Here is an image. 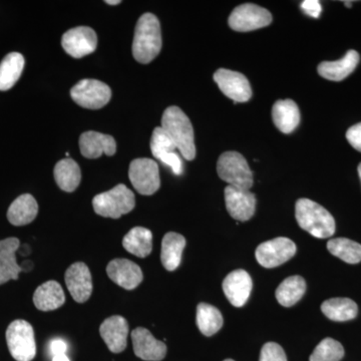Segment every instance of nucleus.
<instances>
[{"label":"nucleus","instance_id":"1","mask_svg":"<svg viewBox=\"0 0 361 361\" xmlns=\"http://www.w3.org/2000/svg\"><path fill=\"white\" fill-rule=\"evenodd\" d=\"M161 49L160 21L154 14H142L135 25L133 56L135 61L146 65L158 56Z\"/></svg>","mask_w":361,"mask_h":361},{"label":"nucleus","instance_id":"2","mask_svg":"<svg viewBox=\"0 0 361 361\" xmlns=\"http://www.w3.org/2000/svg\"><path fill=\"white\" fill-rule=\"evenodd\" d=\"M295 217L298 225L315 238H329L336 233V221L331 214L310 199L296 202Z\"/></svg>","mask_w":361,"mask_h":361},{"label":"nucleus","instance_id":"3","mask_svg":"<svg viewBox=\"0 0 361 361\" xmlns=\"http://www.w3.org/2000/svg\"><path fill=\"white\" fill-rule=\"evenodd\" d=\"M161 127L172 137L180 155L187 161L194 160L196 157L194 130L186 114L178 106H170L164 111Z\"/></svg>","mask_w":361,"mask_h":361},{"label":"nucleus","instance_id":"4","mask_svg":"<svg viewBox=\"0 0 361 361\" xmlns=\"http://www.w3.org/2000/svg\"><path fill=\"white\" fill-rule=\"evenodd\" d=\"M135 195L123 184L118 185L110 191L97 195L92 200V207L97 215L104 218L118 219L123 215L134 210Z\"/></svg>","mask_w":361,"mask_h":361},{"label":"nucleus","instance_id":"5","mask_svg":"<svg viewBox=\"0 0 361 361\" xmlns=\"http://www.w3.org/2000/svg\"><path fill=\"white\" fill-rule=\"evenodd\" d=\"M9 353L16 361H32L37 355L35 331L25 320H14L6 330Z\"/></svg>","mask_w":361,"mask_h":361},{"label":"nucleus","instance_id":"6","mask_svg":"<svg viewBox=\"0 0 361 361\" xmlns=\"http://www.w3.org/2000/svg\"><path fill=\"white\" fill-rule=\"evenodd\" d=\"M219 177L229 186L249 190L253 186V174L246 159L237 152H225L217 163Z\"/></svg>","mask_w":361,"mask_h":361},{"label":"nucleus","instance_id":"7","mask_svg":"<svg viewBox=\"0 0 361 361\" xmlns=\"http://www.w3.org/2000/svg\"><path fill=\"white\" fill-rule=\"evenodd\" d=\"M130 183L137 193L151 196L161 186L159 166L155 161L148 158L135 159L129 169Z\"/></svg>","mask_w":361,"mask_h":361},{"label":"nucleus","instance_id":"8","mask_svg":"<svg viewBox=\"0 0 361 361\" xmlns=\"http://www.w3.org/2000/svg\"><path fill=\"white\" fill-rule=\"evenodd\" d=\"M73 101L85 109L99 110L110 102L111 90L97 80H82L71 90Z\"/></svg>","mask_w":361,"mask_h":361},{"label":"nucleus","instance_id":"9","mask_svg":"<svg viewBox=\"0 0 361 361\" xmlns=\"http://www.w3.org/2000/svg\"><path fill=\"white\" fill-rule=\"evenodd\" d=\"M228 23L235 32H252L269 25L272 23V16L269 11L263 7L245 4L232 11Z\"/></svg>","mask_w":361,"mask_h":361},{"label":"nucleus","instance_id":"10","mask_svg":"<svg viewBox=\"0 0 361 361\" xmlns=\"http://www.w3.org/2000/svg\"><path fill=\"white\" fill-rule=\"evenodd\" d=\"M296 253V245L292 240L278 237L260 244L256 249V259L265 268H275L290 260Z\"/></svg>","mask_w":361,"mask_h":361},{"label":"nucleus","instance_id":"11","mask_svg":"<svg viewBox=\"0 0 361 361\" xmlns=\"http://www.w3.org/2000/svg\"><path fill=\"white\" fill-rule=\"evenodd\" d=\"M214 80L221 92L235 103H246L251 99L250 82L242 73L220 68L214 73Z\"/></svg>","mask_w":361,"mask_h":361},{"label":"nucleus","instance_id":"12","mask_svg":"<svg viewBox=\"0 0 361 361\" xmlns=\"http://www.w3.org/2000/svg\"><path fill=\"white\" fill-rule=\"evenodd\" d=\"M61 45L66 54L75 59L85 58L97 49V33L87 26L71 28L63 35Z\"/></svg>","mask_w":361,"mask_h":361},{"label":"nucleus","instance_id":"13","mask_svg":"<svg viewBox=\"0 0 361 361\" xmlns=\"http://www.w3.org/2000/svg\"><path fill=\"white\" fill-rule=\"evenodd\" d=\"M178 149L175 142L168 133L161 127L154 130L151 139V151L154 157L172 169L175 175H180L183 173V163L179 155L176 153Z\"/></svg>","mask_w":361,"mask_h":361},{"label":"nucleus","instance_id":"14","mask_svg":"<svg viewBox=\"0 0 361 361\" xmlns=\"http://www.w3.org/2000/svg\"><path fill=\"white\" fill-rule=\"evenodd\" d=\"M225 203L233 219L245 222L253 217L256 209V197L249 190L232 186L225 188Z\"/></svg>","mask_w":361,"mask_h":361},{"label":"nucleus","instance_id":"15","mask_svg":"<svg viewBox=\"0 0 361 361\" xmlns=\"http://www.w3.org/2000/svg\"><path fill=\"white\" fill-rule=\"evenodd\" d=\"M66 284L73 298L78 303L89 300L92 292V274L82 262L73 263L66 272Z\"/></svg>","mask_w":361,"mask_h":361},{"label":"nucleus","instance_id":"16","mask_svg":"<svg viewBox=\"0 0 361 361\" xmlns=\"http://www.w3.org/2000/svg\"><path fill=\"white\" fill-rule=\"evenodd\" d=\"M135 355L142 360L161 361L167 355V346L157 341L153 334L144 327H137L132 332Z\"/></svg>","mask_w":361,"mask_h":361},{"label":"nucleus","instance_id":"17","mask_svg":"<svg viewBox=\"0 0 361 361\" xmlns=\"http://www.w3.org/2000/svg\"><path fill=\"white\" fill-rule=\"evenodd\" d=\"M106 273L111 281L127 290L137 288L144 278L140 266L128 259H115L111 261L106 267Z\"/></svg>","mask_w":361,"mask_h":361},{"label":"nucleus","instance_id":"18","mask_svg":"<svg viewBox=\"0 0 361 361\" xmlns=\"http://www.w3.org/2000/svg\"><path fill=\"white\" fill-rule=\"evenodd\" d=\"M99 334L111 353H121L127 348L129 324L122 316H111L102 323Z\"/></svg>","mask_w":361,"mask_h":361},{"label":"nucleus","instance_id":"19","mask_svg":"<svg viewBox=\"0 0 361 361\" xmlns=\"http://www.w3.org/2000/svg\"><path fill=\"white\" fill-rule=\"evenodd\" d=\"M252 290V279L245 270L230 273L223 281V291L235 307H242L248 300Z\"/></svg>","mask_w":361,"mask_h":361},{"label":"nucleus","instance_id":"20","mask_svg":"<svg viewBox=\"0 0 361 361\" xmlns=\"http://www.w3.org/2000/svg\"><path fill=\"white\" fill-rule=\"evenodd\" d=\"M80 149L85 158L97 159L103 154L109 157L115 155L116 144L111 135L90 130L80 135Z\"/></svg>","mask_w":361,"mask_h":361},{"label":"nucleus","instance_id":"21","mask_svg":"<svg viewBox=\"0 0 361 361\" xmlns=\"http://www.w3.org/2000/svg\"><path fill=\"white\" fill-rule=\"evenodd\" d=\"M20 246V240L16 237L0 240V285L18 280L23 272V268L16 261V251Z\"/></svg>","mask_w":361,"mask_h":361},{"label":"nucleus","instance_id":"22","mask_svg":"<svg viewBox=\"0 0 361 361\" xmlns=\"http://www.w3.org/2000/svg\"><path fill=\"white\" fill-rule=\"evenodd\" d=\"M360 56L356 51H348L343 58L336 61H323L318 66V73L332 82H341L355 71Z\"/></svg>","mask_w":361,"mask_h":361},{"label":"nucleus","instance_id":"23","mask_svg":"<svg viewBox=\"0 0 361 361\" xmlns=\"http://www.w3.org/2000/svg\"><path fill=\"white\" fill-rule=\"evenodd\" d=\"M272 118L280 132L290 134L300 123V111L292 99H280L273 106Z\"/></svg>","mask_w":361,"mask_h":361},{"label":"nucleus","instance_id":"24","mask_svg":"<svg viewBox=\"0 0 361 361\" xmlns=\"http://www.w3.org/2000/svg\"><path fill=\"white\" fill-rule=\"evenodd\" d=\"M65 292L61 284L54 280L40 285L33 294V303L40 311L58 310L65 304Z\"/></svg>","mask_w":361,"mask_h":361},{"label":"nucleus","instance_id":"25","mask_svg":"<svg viewBox=\"0 0 361 361\" xmlns=\"http://www.w3.org/2000/svg\"><path fill=\"white\" fill-rule=\"evenodd\" d=\"M39 213V205L30 194L16 198L7 210V219L14 226H25L32 223Z\"/></svg>","mask_w":361,"mask_h":361},{"label":"nucleus","instance_id":"26","mask_svg":"<svg viewBox=\"0 0 361 361\" xmlns=\"http://www.w3.org/2000/svg\"><path fill=\"white\" fill-rule=\"evenodd\" d=\"M186 246L184 236L175 232H169L161 242V260L168 271H174L179 267L182 254Z\"/></svg>","mask_w":361,"mask_h":361},{"label":"nucleus","instance_id":"27","mask_svg":"<svg viewBox=\"0 0 361 361\" xmlns=\"http://www.w3.org/2000/svg\"><path fill=\"white\" fill-rule=\"evenodd\" d=\"M123 246L137 257L145 258L153 250V234L144 227H135L123 239Z\"/></svg>","mask_w":361,"mask_h":361},{"label":"nucleus","instance_id":"28","mask_svg":"<svg viewBox=\"0 0 361 361\" xmlns=\"http://www.w3.org/2000/svg\"><path fill=\"white\" fill-rule=\"evenodd\" d=\"M54 174L58 186L68 193L75 191L82 180L80 166L70 158L59 161L54 167Z\"/></svg>","mask_w":361,"mask_h":361},{"label":"nucleus","instance_id":"29","mask_svg":"<svg viewBox=\"0 0 361 361\" xmlns=\"http://www.w3.org/2000/svg\"><path fill=\"white\" fill-rule=\"evenodd\" d=\"M25 68V58L20 52H11L0 63V90H11L20 80Z\"/></svg>","mask_w":361,"mask_h":361},{"label":"nucleus","instance_id":"30","mask_svg":"<svg viewBox=\"0 0 361 361\" xmlns=\"http://www.w3.org/2000/svg\"><path fill=\"white\" fill-rule=\"evenodd\" d=\"M323 314L332 322H348L355 319L358 307L355 301L349 298H331L322 305Z\"/></svg>","mask_w":361,"mask_h":361},{"label":"nucleus","instance_id":"31","mask_svg":"<svg viewBox=\"0 0 361 361\" xmlns=\"http://www.w3.org/2000/svg\"><path fill=\"white\" fill-rule=\"evenodd\" d=\"M305 291L306 283L302 277H288L278 286L276 299L284 307H291L302 298Z\"/></svg>","mask_w":361,"mask_h":361},{"label":"nucleus","instance_id":"32","mask_svg":"<svg viewBox=\"0 0 361 361\" xmlns=\"http://www.w3.org/2000/svg\"><path fill=\"white\" fill-rule=\"evenodd\" d=\"M197 325L205 336H212L223 326V316L218 308L210 304L200 303L197 307Z\"/></svg>","mask_w":361,"mask_h":361},{"label":"nucleus","instance_id":"33","mask_svg":"<svg viewBox=\"0 0 361 361\" xmlns=\"http://www.w3.org/2000/svg\"><path fill=\"white\" fill-rule=\"evenodd\" d=\"M327 249L332 255L348 264H357L361 261V245L348 238L329 240Z\"/></svg>","mask_w":361,"mask_h":361},{"label":"nucleus","instance_id":"34","mask_svg":"<svg viewBox=\"0 0 361 361\" xmlns=\"http://www.w3.org/2000/svg\"><path fill=\"white\" fill-rule=\"evenodd\" d=\"M343 356L344 348L341 342L325 338L316 346L310 361H341Z\"/></svg>","mask_w":361,"mask_h":361},{"label":"nucleus","instance_id":"35","mask_svg":"<svg viewBox=\"0 0 361 361\" xmlns=\"http://www.w3.org/2000/svg\"><path fill=\"white\" fill-rule=\"evenodd\" d=\"M259 361H287L283 348L275 342H268L261 349Z\"/></svg>","mask_w":361,"mask_h":361},{"label":"nucleus","instance_id":"36","mask_svg":"<svg viewBox=\"0 0 361 361\" xmlns=\"http://www.w3.org/2000/svg\"><path fill=\"white\" fill-rule=\"evenodd\" d=\"M346 139L356 151L361 152V123H356L348 129Z\"/></svg>","mask_w":361,"mask_h":361},{"label":"nucleus","instance_id":"37","mask_svg":"<svg viewBox=\"0 0 361 361\" xmlns=\"http://www.w3.org/2000/svg\"><path fill=\"white\" fill-rule=\"evenodd\" d=\"M301 8H302L304 13L314 18H319L322 11V4L318 0H305L301 4Z\"/></svg>","mask_w":361,"mask_h":361},{"label":"nucleus","instance_id":"38","mask_svg":"<svg viewBox=\"0 0 361 361\" xmlns=\"http://www.w3.org/2000/svg\"><path fill=\"white\" fill-rule=\"evenodd\" d=\"M68 350V345L63 339H54L49 344V353H51L52 357L56 355H66Z\"/></svg>","mask_w":361,"mask_h":361},{"label":"nucleus","instance_id":"39","mask_svg":"<svg viewBox=\"0 0 361 361\" xmlns=\"http://www.w3.org/2000/svg\"><path fill=\"white\" fill-rule=\"evenodd\" d=\"M52 361H71L66 355H56L52 357Z\"/></svg>","mask_w":361,"mask_h":361},{"label":"nucleus","instance_id":"40","mask_svg":"<svg viewBox=\"0 0 361 361\" xmlns=\"http://www.w3.org/2000/svg\"><path fill=\"white\" fill-rule=\"evenodd\" d=\"M121 0H115V1H111V0H106V4H111V6H116V4H121Z\"/></svg>","mask_w":361,"mask_h":361},{"label":"nucleus","instance_id":"41","mask_svg":"<svg viewBox=\"0 0 361 361\" xmlns=\"http://www.w3.org/2000/svg\"><path fill=\"white\" fill-rule=\"evenodd\" d=\"M353 1H344V6L348 7V8H350V7L353 6Z\"/></svg>","mask_w":361,"mask_h":361},{"label":"nucleus","instance_id":"42","mask_svg":"<svg viewBox=\"0 0 361 361\" xmlns=\"http://www.w3.org/2000/svg\"><path fill=\"white\" fill-rule=\"evenodd\" d=\"M358 175H360V178L361 180V163L360 164V166H358Z\"/></svg>","mask_w":361,"mask_h":361},{"label":"nucleus","instance_id":"43","mask_svg":"<svg viewBox=\"0 0 361 361\" xmlns=\"http://www.w3.org/2000/svg\"><path fill=\"white\" fill-rule=\"evenodd\" d=\"M224 361H234V360H226Z\"/></svg>","mask_w":361,"mask_h":361}]
</instances>
